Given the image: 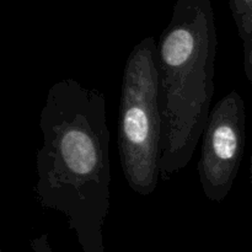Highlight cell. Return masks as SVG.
I'll use <instances>...</instances> for the list:
<instances>
[{"instance_id":"277c9868","label":"cell","mask_w":252,"mask_h":252,"mask_svg":"<svg viewBox=\"0 0 252 252\" xmlns=\"http://www.w3.org/2000/svg\"><path fill=\"white\" fill-rule=\"evenodd\" d=\"M201 140V187L209 201L221 202L233 189L245 149L246 108L238 91L226 94L212 108Z\"/></svg>"},{"instance_id":"7a4b0ae2","label":"cell","mask_w":252,"mask_h":252,"mask_svg":"<svg viewBox=\"0 0 252 252\" xmlns=\"http://www.w3.org/2000/svg\"><path fill=\"white\" fill-rule=\"evenodd\" d=\"M157 47L164 121L160 175L167 180L189 164L213 108L218 36L212 0H177Z\"/></svg>"},{"instance_id":"6da1fadb","label":"cell","mask_w":252,"mask_h":252,"mask_svg":"<svg viewBox=\"0 0 252 252\" xmlns=\"http://www.w3.org/2000/svg\"><path fill=\"white\" fill-rule=\"evenodd\" d=\"M34 193L81 241L97 244L111 208L110 129L101 91L66 78L49 88L39 115Z\"/></svg>"},{"instance_id":"3957f363","label":"cell","mask_w":252,"mask_h":252,"mask_svg":"<svg viewBox=\"0 0 252 252\" xmlns=\"http://www.w3.org/2000/svg\"><path fill=\"white\" fill-rule=\"evenodd\" d=\"M158 42L143 38L126 61L118 112V153L127 185L150 196L161 180L162 108L158 71Z\"/></svg>"},{"instance_id":"8992f818","label":"cell","mask_w":252,"mask_h":252,"mask_svg":"<svg viewBox=\"0 0 252 252\" xmlns=\"http://www.w3.org/2000/svg\"><path fill=\"white\" fill-rule=\"evenodd\" d=\"M251 175H252V159H251Z\"/></svg>"},{"instance_id":"5b68a950","label":"cell","mask_w":252,"mask_h":252,"mask_svg":"<svg viewBox=\"0 0 252 252\" xmlns=\"http://www.w3.org/2000/svg\"><path fill=\"white\" fill-rule=\"evenodd\" d=\"M229 5L243 42L244 70L252 83V0H229Z\"/></svg>"}]
</instances>
